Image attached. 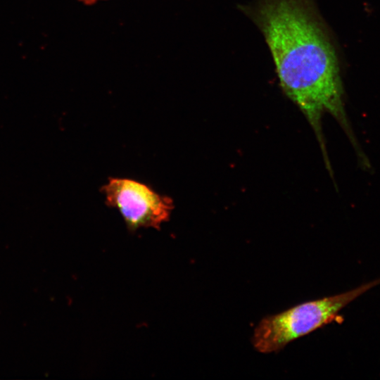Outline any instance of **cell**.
Instances as JSON below:
<instances>
[{
	"label": "cell",
	"instance_id": "obj_1",
	"mask_svg": "<svg viewBox=\"0 0 380 380\" xmlns=\"http://www.w3.org/2000/svg\"><path fill=\"white\" fill-rule=\"evenodd\" d=\"M243 9L263 34L280 86L313 129L324 162L329 160L322 125L325 113L359 149L344 107L337 56L315 0H254Z\"/></svg>",
	"mask_w": 380,
	"mask_h": 380
},
{
	"label": "cell",
	"instance_id": "obj_2",
	"mask_svg": "<svg viewBox=\"0 0 380 380\" xmlns=\"http://www.w3.org/2000/svg\"><path fill=\"white\" fill-rule=\"evenodd\" d=\"M379 284L380 277L351 290L266 316L254 329L253 346L262 353L279 352L290 342L333 322L343 308Z\"/></svg>",
	"mask_w": 380,
	"mask_h": 380
},
{
	"label": "cell",
	"instance_id": "obj_3",
	"mask_svg": "<svg viewBox=\"0 0 380 380\" xmlns=\"http://www.w3.org/2000/svg\"><path fill=\"white\" fill-rule=\"evenodd\" d=\"M108 206L120 213L127 227L159 229L169 220L174 203L172 198L156 192L137 180L110 177L101 188Z\"/></svg>",
	"mask_w": 380,
	"mask_h": 380
},
{
	"label": "cell",
	"instance_id": "obj_4",
	"mask_svg": "<svg viewBox=\"0 0 380 380\" xmlns=\"http://www.w3.org/2000/svg\"><path fill=\"white\" fill-rule=\"evenodd\" d=\"M79 1L85 5L91 6L99 1H105V0H79Z\"/></svg>",
	"mask_w": 380,
	"mask_h": 380
}]
</instances>
